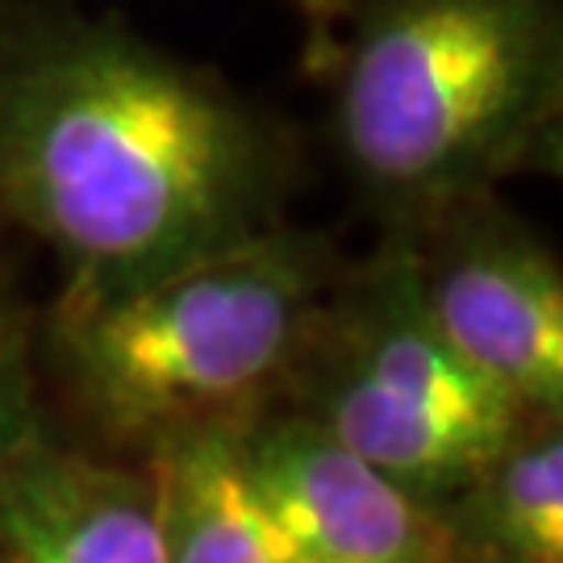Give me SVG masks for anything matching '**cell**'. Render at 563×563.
Segmentation results:
<instances>
[{"mask_svg": "<svg viewBox=\"0 0 563 563\" xmlns=\"http://www.w3.org/2000/svg\"><path fill=\"white\" fill-rule=\"evenodd\" d=\"M339 272L322 234L280 222L118 292H59L34 322L38 376L125 460L251 430L280 405Z\"/></svg>", "mask_w": 563, "mask_h": 563, "instance_id": "3", "label": "cell"}, {"mask_svg": "<svg viewBox=\"0 0 563 563\" xmlns=\"http://www.w3.org/2000/svg\"><path fill=\"white\" fill-rule=\"evenodd\" d=\"M405 234L426 313L472 372L534 418L563 409V267L497 192Z\"/></svg>", "mask_w": 563, "mask_h": 563, "instance_id": "4", "label": "cell"}, {"mask_svg": "<svg viewBox=\"0 0 563 563\" xmlns=\"http://www.w3.org/2000/svg\"><path fill=\"white\" fill-rule=\"evenodd\" d=\"M246 430H205L146 455L163 563H305L246 472Z\"/></svg>", "mask_w": 563, "mask_h": 563, "instance_id": "7", "label": "cell"}, {"mask_svg": "<svg viewBox=\"0 0 563 563\" xmlns=\"http://www.w3.org/2000/svg\"><path fill=\"white\" fill-rule=\"evenodd\" d=\"M242 455L305 563H460L434 505L288 405L242 434Z\"/></svg>", "mask_w": 563, "mask_h": 563, "instance_id": "5", "label": "cell"}, {"mask_svg": "<svg viewBox=\"0 0 563 563\" xmlns=\"http://www.w3.org/2000/svg\"><path fill=\"white\" fill-rule=\"evenodd\" d=\"M443 514L460 563H563L560 418H530Z\"/></svg>", "mask_w": 563, "mask_h": 563, "instance_id": "8", "label": "cell"}, {"mask_svg": "<svg viewBox=\"0 0 563 563\" xmlns=\"http://www.w3.org/2000/svg\"><path fill=\"white\" fill-rule=\"evenodd\" d=\"M313 71L330 151L384 230L560 163L563 0H351Z\"/></svg>", "mask_w": 563, "mask_h": 563, "instance_id": "2", "label": "cell"}, {"mask_svg": "<svg viewBox=\"0 0 563 563\" xmlns=\"http://www.w3.org/2000/svg\"><path fill=\"white\" fill-rule=\"evenodd\" d=\"M38 380L34 318L21 301L18 280H13L4 246H0V463L18 451L25 434H34L46 422Z\"/></svg>", "mask_w": 563, "mask_h": 563, "instance_id": "9", "label": "cell"}, {"mask_svg": "<svg viewBox=\"0 0 563 563\" xmlns=\"http://www.w3.org/2000/svg\"><path fill=\"white\" fill-rule=\"evenodd\" d=\"M301 139L218 67L76 0H0V234L101 297L288 222Z\"/></svg>", "mask_w": 563, "mask_h": 563, "instance_id": "1", "label": "cell"}, {"mask_svg": "<svg viewBox=\"0 0 563 563\" xmlns=\"http://www.w3.org/2000/svg\"><path fill=\"white\" fill-rule=\"evenodd\" d=\"M305 25V59L309 67H318L330 51V38H334V25L342 21L346 4L351 0H284Z\"/></svg>", "mask_w": 563, "mask_h": 563, "instance_id": "10", "label": "cell"}, {"mask_svg": "<svg viewBox=\"0 0 563 563\" xmlns=\"http://www.w3.org/2000/svg\"><path fill=\"white\" fill-rule=\"evenodd\" d=\"M0 563H163L151 467L63 446L42 422L0 463Z\"/></svg>", "mask_w": 563, "mask_h": 563, "instance_id": "6", "label": "cell"}]
</instances>
